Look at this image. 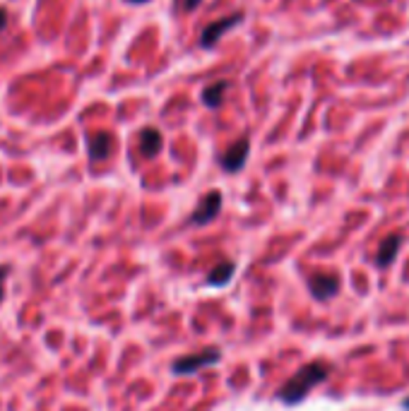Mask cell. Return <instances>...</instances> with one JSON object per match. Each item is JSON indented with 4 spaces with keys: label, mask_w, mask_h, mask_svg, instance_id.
<instances>
[{
    "label": "cell",
    "mask_w": 409,
    "mask_h": 411,
    "mask_svg": "<svg viewBox=\"0 0 409 411\" xmlns=\"http://www.w3.org/2000/svg\"><path fill=\"white\" fill-rule=\"evenodd\" d=\"M239 22H241V15H229V17L219 19V22L207 24L205 32H203V39H200V44H203L205 48H210V46H215L217 42H219V37L226 32V29H231L234 24H239Z\"/></svg>",
    "instance_id": "5"
},
{
    "label": "cell",
    "mask_w": 409,
    "mask_h": 411,
    "mask_svg": "<svg viewBox=\"0 0 409 411\" xmlns=\"http://www.w3.org/2000/svg\"><path fill=\"white\" fill-rule=\"evenodd\" d=\"M219 210H221V192L212 190V192H207L203 200H200L198 210L190 214V221H193L195 226H205V224H210L217 214H219Z\"/></svg>",
    "instance_id": "3"
},
{
    "label": "cell",
    "mask_w": 409,
    "mask_h": 411,
    "mask_svg": "<svg viewBox=\"0 0 409 411\" xmlns=\"http://www.w3.org/2000/svg\"><path fill=\"white\" fill-rule=\"evenodd\" d=\"M327 375H330V368H327V363H322V361L306 363L304 368H299V373L291 375V378L287 380L284 385H282L280 392H277V397H280L284 404H299V402H304V399L308 397V392H311L313 387H318L320 383H325Z\"/></svg>",
    "instance_id": "1"
},
{
    "label": "cell",
    "mask_w": 409,
    "mask_h": 411,
    "mask_svg": "<svg viewBox=\"0 0 409 411\" xmlns=\"http://www.w3.org/2000/svg\"><path fill=\"white\" fill-rule=\"evenodd\" d=\"M111 149H113V137L109 133H97L89 137V156H92L94 161L106 159V156L111 154Z\"/></svg>",
    "instance_id": "7"
},
{
    "label": "cell",
    "mask_w": 409,
    "mask_h": 411,
    "mask_svg": "<svg viewBox=\"0 0 409 411\" xmlns=\"http://www.w3.org/2000/svg\"><path fill=\"white\" fill-rule=\"evenodd\" d=\"M130 3H147V0H130Z\"/></svg>",
    "instance_id": "15"
},
{
    "label": "cell",
    "mask_w": 409,
    "mask_h": 411,
    "mask_svg": "<svg viewBox=\"0 0 409 411\" xmlns=\"http://www.w3.org/2000/svg\"><path fill=\"white\" fill-rule=\"evenodd\" d=\"M342 282L337 274H316V277L308 282V289H311V293L318 298V301H327V298H332L337 291H340Z\"/></svg>",
    "instance_id": "4"
},
{
    "label": "cell",
    "mask_w": 409,
    "mask_h": 411,
    "mask_svg": "<svg viewBox=\"0 0 409 411\" xmlns=\"http://www.w3.org/2000/svg\"><path fill=\"white\" fill-rule=\"evenodd\" d=\"M224 91H226V82L224 80H219V82L210 84V87L203 91V101L210 106V109H217V106L224 101Z\"/></svg>",
    "instance_id": "10"
},
{
    "label": "cell",
    "mask_w": 409,
    "mask_h": 411,
    "mask_svg": "<svg viewBox=\"0 0 409 411\" xmlns=\"http://www.w3.org/2000/svg\"><path fill=\"white\" fill-rule=\"evenodd\" d=\"M405 407H407V409H409V399H405Z\"/></svg>",
    "instance_id": "16"
},
{
    "label": "cell",
    "mask_w": 409,
    "mask_h": 411,
    "mask_svg": "<svg viewBox=\"0 0 409 411\" xmlns=\"http://www.w3.org/2000/svg\"><path fill=\"white\" fill-rule=\"evenodd\" d=\"M203 3V0H176V10H179L181 15H185V12H193L198 5Z\"/></svg>",
    "instance_id": "12"
},
{
    "label": "cell",
    "mask_w": 409,
    "mask_h": 411,
    "mask_svg": "<svg viewBox=\"0 0 409 411\" xmlns=\"http://www.w3.org/2000/svg\"><path fill=\"white\" fill-rule=\"evenodd\" d=\"M219 356H221L219 349L210 347V349H205V351H200V354H193V356L179 358V361L174 363V373H179V375H190V373H195V370L205 368V365L217 363V361H219Z\"/></svg>",
    "instance_id": "2"
},
{
    "label": "cell",
    "mask_w": 409,
    "mask_h": 411,
    "mask_svg": "<svg viewBox=\"0 0 409 411\" xmlns=\"http://www.w3.org/2000/svg\"><path fill=\"white\" fill-rule=\"evenodd\" d=\"M400 243H402L400 236H388V238H383L381 248H378V255H376L378 267L392 265V260H395L397 250H400Z\"/></svg>",
    "instance_id": "8"
},
{
    "label": "cell",
    "mask_w": 409,
    "mask_h": 411,
    "mask_svg": "<svg viewBox=\"0 0 409 411\" xmlns=\"http://www.w3.org/2000/svg\"><path fill=\"white\" fill-rule=\"evenodd\" d=\"M5 24H8V12H5V10L0 8V32L5 29Z\"/></svg>",
    "instance_id": "14"
},
{
    "label": "cell",
    "mask_w": 409,
    "mask_h": 411,
    "mask_svg": "<svg viewBox=\"0 0 409 411\" xmlns=\"http://www.w3.org/2000/svg\"><path fill=\"white\" fill-rule=\"evenodd\" d=\"M246 156H248V140H239L224 152L221 166H224V171H239L246 164Z\"/></svg>",
    "instance_id": "6"
},
{
    "label": "cell",
    "mask_w": 409,
    "mask_h": 411,
    "mask_svg": "<svg viewBox=\"0 0 409 411\" xmlns=\"http://www.w3.org/2000/svg\"><path fill=\"white\" fill-rule=\"evenodd\" d=\"M231 274H234V265H231V262H221V265H217L215 270L210 272L207 282L215 284V286H224V284L231 279Z\"/></svg>",
    "instance_id": "11"
},
{
    "label": "cell",
    "mask_w": 409,
    "mask_h": 411,
    "mask_svg": "<svg viewBox=\"0 0 409 411\" xmlns=\"http://www.w3.org/2000/svg\"><path fill=\"white\" fill-rule=\"evenodd\" d=\"M5 274H8V267H0V301H3L5 293Z\"/></svg>",
    "instance_id": "13"
},
{
    "label": "cell",
    "mask_w": 409,
    "mask_h": 411,
    "mask_svg": "<svg viewBox=\"0 0 409 411\" xmlns=\"http://www.w3.org/2000/svg\"><path fill=\"white\" fill-rule=\"evenodd\" d=\"M161 149V133L154 128H145L143 133H140V152H143V156H156Z\"/></svg>",
    "instance_id": "9"
}]
</instances>
